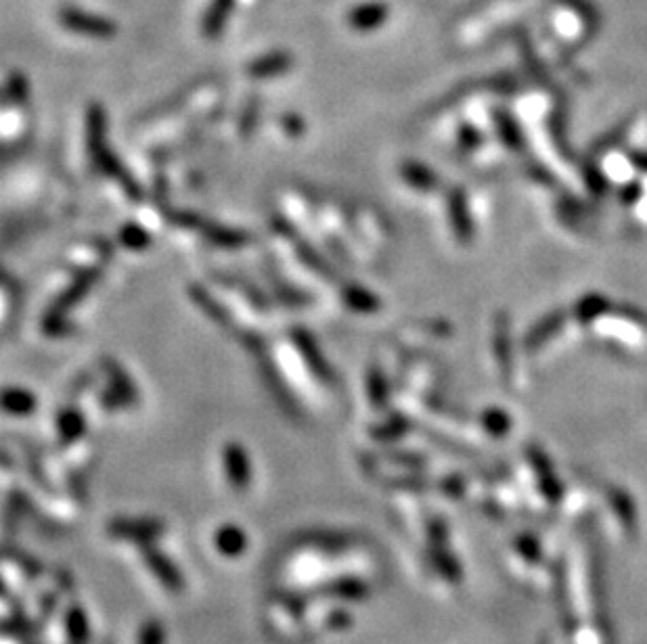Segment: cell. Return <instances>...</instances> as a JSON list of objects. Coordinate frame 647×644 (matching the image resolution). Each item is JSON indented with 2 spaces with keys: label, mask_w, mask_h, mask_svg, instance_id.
I'll return each mask as SVG.
<instances>
[{
  "label": "cell",
  "mask_w": 647,
  "mask_h": 644,
  "mask_svg": "<svg viewBox=\"0 0 647 644\" xmlns=\"http://www.w3.org/2000/svg\"><path fill=\"white\" fill-rule=\"evenodd\" d=\"M57 19L65 30H70L74 34H82V36H88V38L109 40L118 34V25H115L112 19L82 11L78 6H61L57 13Z\"/></svg>",
  "instance_id": "cell-1"
},
{
  "label": "cell",
  "mask_w": 647,
  "mask_h": 644,
  "mask_svg": "<svg viewBox=\"0 0 647 644\" xmlns=\"http://www.w3.org/2000/svg\"><path fill=\"white\" fill-rule=\"evenodd\" d=\"M164 531V525L157 521H147V519H118V521H112L109 525V533L118 540H128V542H141L147 544L151 540L160 536Z\"/></svg>",
  "instance_id": "cell-2"
},
{
  "label": "cell",
  "mask_w": 647,
  "mask_h": 644,
  "mask_svg": "<svg viewBox=\"0 0 647 644\" xmlns=\"http://www.w3.org/2000/svg\"><path fill=\"white\" fill-rule=\"evenodd\" d=\"M224 473L231 486L239 491L252 483V461L239 444L224 448Z\"/></svg>",
  "instance_id": "cell-3"
},
{
  "label": "cell",
  "mask_w": 647,
  "mask_h": 644,
  "mask_svg": "<svg viewBox=\"0 0 647 644\" xmlns=\"http://www.w3.org/2000/svg\"><path fill=\"white\" fill-rule=\"evenodd\" d=\"M144 563L151 567V571H154V576L162 581L164 586L168 588L172 592H181L184 586V580L181 576V571H178V567L172 563L168 557H164L160 550L155 549H144Z\"/></svg>",
  "instance_id": "cell-4"
},
{
  "label": "cell",
  "mask_w": 647,
  "mask_h": 644,
  "mask_svg": "<svg viewBox=\"0 0 647 644\" xmlns=\"http://www.w3.org/2000/svg\"><path fill=\"white\" fill-rule=\"evenodd\" d=\"M235 9V0H210L208 9L204 13L202 32L205 38H218L229 22L231 11Z\"/></svg>",
  "instance_id": "cell-5"
},
{
  "label": "cell",
  "mask_w": 647,
  "mask_h": 644,
  "mask_svg": "<svg viewBox=\"0 0 647 644\" xmlns=\"http://www.w3.org/2000/svg\"><path fill=\"white\" fill-rule=\"evenodd\" d=\"M292 67V57L287 53H271L266 57H260L247 67L254 78H273V75L285 74Z\"/></svg>",
  "instance_id": "cell-6"
},
{
  "label": "cell",
  "mask_w": 647,
  "mask_h": 644,
  "mask_svg": "<svg viewBox=\"0 0 647 644\" xmlns=\"http://www.w3.org/2000/svg\"><path fill=\"white\" fill-rule=\"evenodd\" d=\"M214 546L220 555L224 557H239L247 549V538L237 525H224L214 536Z\"/></svg>",
  "instance_id": "cell-7"
},
{
  "label": "cell",
  "mask_w": 647,
  "mask_h": 644,
  "mask_svg": "<svg viewBox=\"0 0 647 644\" xmlns=\"http://www.w3.org/2000/svg\"><path fill=\"white\" fill-rule=\"evenodd\" d=\"M0 406L5 408V411L15 412V414H24L34 411V398L30 393L25 391H3L0 393Z\"/></svg>",
  "instance_id": "cell-8"
},
{
  "label": "cell",
  "mask_w": 647,
  "mask_h": 644,
  "mask_svg": "<svg viewBox=\"0 0 647 644\" xmlns=\"http://www.w3.org/2000/svg\"><path fill=\"white\" fill-rule=\"evenodd\" d=\"M67 628H70L72 644H86L88 640V626H86V615L80 609H74L70 613V621H67Z\"/></svg>",
  "instance_id": "cell-9"
}]
</instances>
